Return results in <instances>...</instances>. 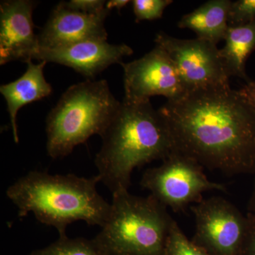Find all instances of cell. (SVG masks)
<instances>
[{"label":"cell","instance_id":"cell-1","mask_svg":"<svg viewBox=\"0 0 255 255\" xmlns=\"http://www.w3.org/2000/svg\"><path fill=\"white\" fill-rule=\"evenodd\" d=\"M159 111L176 152L228 175L255 174V109L239 90H197Z\"/></svg>","mask_w":255,"mask_h":255},{"label":"cell","instance_id":"cell-2","mask_svg":"<svg viewBox=\"0 0 255 255\" xmlns=\"http://www.w3.org/2000/svg\"><path fill=\"white\" fill-rule=\"evenodd\" d=\"M100 136L102 147L95 159L97 176L112 194L128 190L134 169L174 152L165 119L150 100H123Z\"/></svg>","mask_w":255,"mask_h":255},{"label":"cell","instance_id":"cell-3","mask_svg":"<svg viewBox=\"0 0 255 255\" xmlns=\"http://www.w3.org/2000/svg\"><path fill=\"white\" fill-rule=\"evenodd\" d=\"M99 182L97 175L86 178L31 171L9 186L6 194L17 208L19 219L32 213L62 237L67 236L69 225L76 221L101 228L107 222L111 204L97 191Z\"/></svg>","mask_w":255,"mask_h":255},{"label":"cell","instance_id":"cell-4","mask_svg":"<svg viewBox=\"0 0 255 255\" xmlns=\"http://www.w3.org/2000/svg\"><path fill=\"white\" fill-rule=\"evenodd\" d=\"M121 102L105 80H87L69 87L46 119V150L61 159L94 135H101Z\"/></svg>","mask_w":255,"mask_h":255},{"label":"cell","instance_id":"cell-5","mask_svg":"<svg viewBox=\"0 0 255 255\" xmlns=\"http://www.w3.org/2000/svg\"><path fill=\"white\" fill-rule=\"evenodd\" d=\"M110 216L93 238L105 255H165L172 218L152 195L112 194Z\"/></svg>","mask_w":255,"mask_h":255},{"label":"cell","instance_id":"cell-6","mask_svg":"<svg viewBox=\"0 0 255 255\" xmlns=\"http://www.w3.org/2000/svg\"><path fill=\"white\" fill-rule=\"evenodd\" d=\"M163 160L144 172L140 186L166 208L178 212L191 203L200 202L206 191H226L224 184L210 181L204 167L187 156L174 151Z\"/></svg>","mask_w":255,"mask_h":255},{"label":"cell","instance_id":"cell-7","mask_svg":"<svg viewBox=\"0 0 255 255\" xmlns=\"http://www.w3.org/2000/svg\"><path fill=\"white\" fill-rule=\"evenodd\" d=\"M156 45L172 60L187 93L230 85L217 45L197 38L180 39L159 32Z\"/></svg>","mask_w":255,"mask_h":255},{"label":"cell","instance_id":"cell-8","mask_svg":"<svg viewBox=\"0 0 255 255\" xmlns=\"http://www.w3.org/2000/svg\"><path fill=\"white\" fill-rule=\"evenodd\" d=\"M195 217L194 243L211 255H236L241 251L248 219L221 197L203 199L191 207Z\"/></svg>","mask_w":255,"mask_h":255},{"label":"cell","instance_id":"cell-9","mask_svg":"<svg viewBox=\"0 0 255 255\" xmlns=\"http://www.w3.org/2000/svg\"><path fill=\"white\" fill-rule=\"evenodd\" d=\"M121 65L124 69V100L127 102H145L154 96L176 101L187 94L173 61L158 45L142 58Z\"/></svg>","mask_w":255,"mask_h":255},{"label":"cell","instance_id":"cell-10","mask_svg":"<svg viewBox=\"0 0 255 255\" xmlns=\"http://www.w3.org/2000/svg\"><path fill=\"white\" fill-rule=\"evenodd\" d=\"M133 50L127 44H111L103 40H88L53 48H38L32 56L47 63H55L73 68L88 80L113 64H122L124 57Z\"/></svg>","mask_w":255,"mask_h":255},{"label":"cell","instance_id":"cell-11","mask_svg":"<svg viewBox=\"0 0 255 255\" xmlns=\"http://www.w3.org/2000/svg\"><path fill=\"white\" fill-rule=\"evenodd\" d=\"M37 1L4 0L0 3V65L31 60L40 48L33 11Z\"/></svg>","mask_w":255,"mask_h":255},{"label":"cell","instance_id":"cell-12","mask_svg":"<svg viewBox=\"0 0 255 255\" xmlns=\"http://www.w3.org/2000/svg\"><path fill=\"white\" fill-rule=\"evenodd\" d=\"M110 11L85 14L69 9L60 1L38 34L40 48H53L88 40L107 41L105 21Z\"/></svg>","mask_w":255,"mask_h":255},{"label":"cell","instance_id":"cell-13","mask_svg":"<svg viewBox=\"0 0 255 255\" xmlns=\"http://www.w3.org/2000/svg\"><path fill=\"white\" fill-rule=\"evenodd\" d=\"M46 63V61L38 64L33 63L32 60L26 62L27 68L20 78L0 87V92L6 102L13 137L16 143L19 141L16 124L18 111L32 102L48 97L53 92L51 85L44 76L43 70Z\"/></svg>","mask_w":255,"mask_h":255},{"label":"cell","instance_id":"cell-14","mask_svg":"<svg viewBox=\"0 0 255 255\" xmlns=\"http://www.w3.org/2000/svg\"><path fill=\"white\" fill-rule=\"evenodd\" d=\"M232 1L211 0L189 14L184 15L178 23L181 28H189L197 38L217 45L224 40L228 28V12Z\"/></svg>","mask_w":255,"mask_h":255},{"label":"cell","instance_id":"cell-15","mask_svg":"<svg viewBox=\"0 0 255 255\" xmlns=\"http://www.w3.org/2000/svg\"><path fill=\"white\" fill-rule=\"evenodd\" d=\"M220 55L229 78L236 77L251 81L246 74V62L255 50V21L231 26L224 38Z\"/></svg>","mask_w":255,"mask_h":255},{"label":"cell","instance_id":"cell-16","mask_svg":"<svg viewBox=\"0 0 255 255\" xmlns=\"http://www.w3.org/2000/svg\"><path fill=\"white\" fill-rule=\"evenodd\" d=\"M28 255H105L94 239L59 237L50 246L36 250Z\"/></svg>","mask_w":255,"mask_h":255},{"label":"cell","instance_id":"cell-17","mask_svg":"<svg viewBox=\"0 0 255 255\" xmlns=\"http://www.w3.org/2000/svg\"><path fill=\"white\" fill-rule=\"evenodd\" d=\"M165 255H211L194 241H189L173 219L169 226Z\"/></svg>","mask_w":255,"mask_h":255},{"label":"cell","instance_id":"cell-18","mask_svg":"<svg viewBox=\"0 0 255 255\" xmlns=\"http://www.w3.org/2000/svg\"><path fill=\"white\" fill-rule=\"evenodd\" d=\"M135 20L152 21L162 18L164 9L172 4V0H133L131 1Z\"/></svg>","mask_w":255,"mask_h":255},{"label":"cell","instance_id":"cell-19","mask_svg":"<svg viewBox=\"0 0 255 255\" xmlns=\"http://www.w3.org/2000/svg\"><path fill=\"white\" fill-rule=\"evenodd\" d=\"M255 21V0L232 1L228 12V24L240 26Z\"/></svg>","mask_w":255,"mask_h":255},{"label":"cell","instance_id":"cell-20","mask_svg":"<svg viewBox=\"0 0 255 255\" xmlns=\"http://www.w3.org/2000/svg\"><path fill=\"white\" fill-rule=\"evenodd\" d=\"M69 9L89 14H100L107 11L105 0H71L63 1Z\"/></svg>","mask_w":255,"mask_h":255},{"label":"cell","instance_id":"cell-21","mask_svg":"<svg viewBox=\"0 0 255 255\" xmlns=\"http://www.w3.org/2000/svg\"><path fill=\"white\" fill-rule=\"evenodd\" d=\"M247 217L248 229L240 252L244 251L246 255H255V216L249 213Z\"/></svg>","mask_w":255,"mask_h":255},{"label":"cell","instance_id":"cell-22","mask_svg":"<svg viewBox=\"0 0 255 255\" xmlns=\"http://www.w3.org/2000/svg\"><path fill=\"white\" fill-rule=\"evenodd\" d=\"M239 91L255 109V82L251 80L246 82Z\"/></svg>","mask_w":255,"mask_h":255},{"label":"cell","instance_id":"cell-23","mask_svg":"<svg viewBox=\"0 0 255 255\" xmlns=\"http://www.w3.org/2000/svg\"><path fill=\"white\" fill-rule=\"evenodd\" d=\"M130 1L128 0H110V1H107L106 7L110 11L113 9H117L119 11L123 9L124 6H127Z\"/></svg>","mask_w":255,"mask_h":255},{"label":"cell","instance_id":"cell-24","mask_svg":"<svg viewBox=\"0 0 255 255\" xmlns=\"http://www.w3.org/2000/svg\"><path fill=\"white\" fill-rule=\"evenodd\" d=\"M249 213L255 216V183L253 194H252L251 200L249 203Z\"/></svg>","mask_w":255,"mask_h":255}]
</instances>
